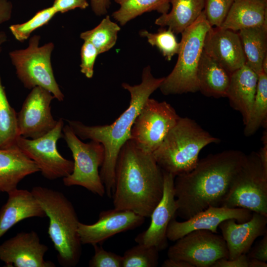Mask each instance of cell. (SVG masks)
<instances>
[{
    "mask_svg": "<svg viewBox=\"0 0 267 267\" xmlns=\"http://www.w3.org/2000/svg\"><path fill=\"white\" fill-rule=\"evenodd\" d=\"M246 154L227 150L199 160L191 171L174 179L177 215L187 220L210 206H222Z\"/></svg>",
    "mask_w": 267,
    "mask_h": 267,
    "instance_id": "1",
    "label": "cell"
},
{
    "mask_svg": "<svg viewBox=\"0 0 267 267\" xmlns=\"http://www.w3.org/2000/svg\"><path fill=\"white\" fill-rule=\"evenodd\" d=\"M57 13L52 6L43 9L25 22L11 25L9 30L16 40L23 42L33 32L46 24Z\"/></svg>",
    "mask_w": 267,
    "mask_h": 267,
    "instance_id": "33",
    "label": "cell"
},
{
    "mask_svg": "<svg viewBox=\"0 0 267 267\" xmlns=\"http://www.w3.org/2000/svg\"><path fill=\"white\" fill-rule=\"evenodd\" d=\"M89 5L87 0H54L52 6L57 13H63L77 8L85 9Z\"/></svg>",
    "mask_w": 267,
    "mask_h": 267,
    "instance_id": "37",
    "label": "cell"
},
{
    "mask_svg": "<svg viewBox=\"0 0 267 267\" xmlns=\"http://www.w3.org/2000/svg\"><path fill=\"white\" fill-rule=\"evenodd\" d=\"M222 206L242 208L267 216V171L258 152L246 154Z\"/></svg>",
    "mask_w": 267,
    "mask_h": 267,
    "instance_id": "8",
    "label": "cell"
},
{
    "mask_svg": "<svg viewBox=\"0 0 267 267\" xmlns=\"http://www.w3.org/2000/svg\"><path fill=\"white\" fill-rule=\"evenodd\" d=\"M19 136L17 113L8 101L0 76V149L16 147Z\"/></svg>",
    "mask_w": 267,
    "mask_h": 267,
    "instance_id": "28",
    "label": "cell"
},
{
    "mask_svg": "<svg viewBox=\"0 0 267 267\" xmlns=\"http://www.w3.org/2000/svg\"><path fill=\"white\" fill-rule=\"evenodd\" d=\"M64 121L60 118L55 127L43 136L30 139L20 136L17 147L38 166L45 178L54 180L63 178L73 171V161L63 157L58 152L57 142L63 137Z\"/></svg>",
    "mask_w": 267,
    "mask_h": 267,
    "instance_id": "11",
    "label": "cell"
},
{
    "mask_svg": "<svg viewBox=\"0 0 267 267\" xmlns=\"http://www.w3.org/2000/svg\"><path fill=\"white\" fill-rule=\"evenodd\" d=\"M41 37L34 35L24 49L9 53L19 80L26 89L40 87L49 91L54 98L62 101L64 95L58 85L53 71L51 56L54 47L52 42L40 46Z\"/></svg>",
    "mask_w": 267,
    "mask_h": 267,
    "instance_id": "7",
    "label": "cell"
},
{
    "mask_svg": "<svg viewBox=\"0 0 267 267\" xmlns=\"http://www.w3.org/2000/svg\"><path fill=\"white\" fill-rule=\"evenodd\" d=\"M6 40L7 36L6 34L3 31H1L0 33V52L1 50L2 45L6 42Z\"/></svg>",
    "mask_w": 267,
    "mask_h": 267,
    "instance_id": "45",
    "label": "cell"
},
{
    "mask_svg": "<svg viewBox=\"0 0 267 267\" xmlns=\"http://www.w3.org/2000/svg\"><path fill=\"white\" fill-rule=\"evenodd\" d=\"M139 34L146 38L152 46H156L168 61L171 60L172 57L179 52L180 43L178 42L174 33L169 28H160L154 33L142 30Z\"/></svg>",
    "mask_w": 267,
    "mask_h": 267,
    "instance_id": "31",
    "label": "cell"
},
{
    "mask_svg": "<svg viewBox=\"0 0 267 267\" xmlns=\"http://www.w3.org/2000/svg\"><path fill=\"white\" fill-rule=\"evenodd\" d=\"M203 50L230 74L246 63L239 34L229 29L212 27L205 36Z\"/></svg>",
    "mask_w": 267,
    "mask_h": 267,
    "instance_id": "18",
    "label": "cell"
},
{
    "mask_svg": "<svg viewBox=\"0 0 267 267\" xmlns=\"http://www.w3.org/2000/svg\"><path fill=\"white\" fill-rule=\"evenodd\" d=\"M13 6L9 0H0V25L9 21L11 17ZM1 31H0V33Z\"/></svg>",
    "mask_w": 267,
    "mask_h": 267,
    "instance_id": "40",
    "label": "cell"
},
{
    "mask_svg": "<svg viewBox=\"0 0 267 267\" xmlns=\"http://www.w3.org/2000/svg\"><path fill=\"white\" fill-rule=\"evenodd\" d=\"M92 246L94 254L89 261V267H122V256L107 251L97 244Z\"/></svg>",
    "mask_w": 267,
    "mask_h": 267,
    "instance_id": "35",
    "label": "cell"
},
{
    "mask_svg": "<svg viewBox=\"0 0 267 267\" xmlns=\"http://www.w3.org/2000/svg\"><path fill=\"white\" fill-rule=\"evenodd\" d=\"M238 34L245 64L258 75L263 72L262 64L267 56V25L242 29Z\"/></svg>",
    "mask_w": 267,
    "mask_h": 267,
    "instance_id": "26",
    "label": "cell"
},
{
    "mask_svg": "<svg viewBox=\"0 0 267 267\" xmlns=\"http://www.w3.org/2000/svg\"><path fill=\"white\" fill-rule=\"evenodd\" d=\"M267 216L256 212L245 222L237 223L234 219H229L221 222L219 227L226 244L228 259L246 254L254 241L267 233Z\"/></svg>",
    "mask_w": 267,
    "mask_h": 267,
    "instance_id": "19",
    "label": "cell"
},
{
    "mask_svg": "<svg viewBox=\"0 0 267 267\" xmlns=\"http://www.w3.org/2000/svg\"><path fill=\"white\" fill-rule=\"evenodd\" d=\"M172 9L155 21L161 27L168 26L175 34H181L192 24L204 8V0H171Z\"/></svg>",
    "mask_w": 267,
    "mask_h": 267,
    "instance_id": "25",
    "label": "cell"
},
{
    "mask_svg": "<svg viewBox=\"0 0 267 267\" xmlns=\"http://www.w3.org/2000/svg\"><path fill=\"white\" fill-rule=\"evenodd\" d=\"M212 27L204 10L197 19L181 33L177 63L159 89L165 95L181 94L199 91L197 70L205 36Z\"/></svg>",
    "mask_w": 267,
    "mask_h": 267,
    "instance_id": "6",
    "label": "cell"
},
{
    "mask_svg": "<svg viewBox=\"0 0 267 267\" xmlns=\"http://www.w3.org/2000/svg\"><path fill=\"white\" fill-rule=\"evenodd\" d=\"M179 118L170 104L148 98L134 122L130 140L142 151L152 154Z\"/></svg>",
    "mask_w": 267,
    "mask_h": 267,
    "instance_id": "10",
    "label": "cell"
},
{
    "mask_svg": "<svg viewBox=\"0 0 267 267\" xmlns=\"http://www.w3.org/2000/svg\"><path fill=\"white\" fill-rule=\"evenodd\" d=\"M48 249L35 231L20 232L0 244V260L6 267H55L44 259Z\"/></svg>",
    "mask_w": 267,
    "mask_h": 267,
    "instance_id": "15",
    "label": "cell"
},
{
    "mask_svg": "<svg viewBox=\"0 0 267 267\" xmlns=\"http://www.w3.org/2000/svg\"><path fill=\"white\" fill-rule=\"evenodd\" d=\"M163 174L162 197L151 213V222L148 228L135 238L138 244L154 247L159 251L167 247V228L171 221L176 218L178 209L174 191L175 177L164 171Z\"/></svg>",
    "mask_w": 267,
    "mask_h": 267,
    "instance_id": "14",
    "label": "cell"
},
{
    "mask_svg": "<svg viewBox=\"0 0 267 267\" xmlns=\"http://www.w3.org/2000/svg\"><path fill=\"white\" fill-rule=\"evenodd\" d=\"M220 141L194 120L180 117L152 155L163 171L176 177L196 167L204 147Z\"/></svg>",
    "mask_w": 267,
    "mask_h": 267,
    "instance_id": "5",
    "label": "cell"
},
{
    "mask_svg": "<svg viewBox=\"0 0 267 267\" xmlns=\"http://www.w3.org/2000/svg\"><path fill=\"white\" fill-rule=\"evenodd\" d=\"M267 25V0H234L221 26L233 31Z\"/></svg>",
    "mask_w": 267,
    "mask_h": 267,
    "instance_id": "23",
    "label": "cell"
},
{
    "mask_svg": "<svg viewBox=\"0 0 267 267\" xmlns=\"http://www.w3.org/2000/svg\"><path fill=\"white\" fill-rule=\"evenodd\" d=\"M163 187V171L152 154L128 140L117 160L112 194L114 208L150 217L162 197Z\"/></svg>",
    "mask_w": 267,
    "mask_h": 267,
    "instance_id": "2",
    "label": "cell"
},
{
    "mask_svg": "<svg viewBox=\"0 0 267 267\" xmlns=\"http://www.w3.org/2000/svg\"><path fill=\"white\" fill-rule=\"evenodd\" d=\"M99 54L95 47L89 42L84 41L81 49V72L89 79L92 77L94 65Z\"/></svg>",
    "mask_w": 267,
    "mask_h": 267,
    "instance_id": "36",
    "label": "cell"
},
{
    "mask_svg": "<svg viewBox=\"0 0 267 267\" xmlns=\"http://www.w3.org/2000/svg\"><path fill=\"white\" fill-rule=\"evenodd\" d=\"M38 172L36 164L17 146L0 149V192L17 189L23 178Z\"/></svg>",
    "mask_w": 267,
    "mask_h": 267,
    "instance_id": "22",
    "label": "cell"
},
{
    "mask_svg": "<svg viewBox=\"0 0 267 267\" xmlns=\"http://www.w3.org/2000/svg\"><path fill=\"white\" fill-rule=\"evenodd\" d=\"M144 220L133 211L114 208L101 212L93 224L79 222L78 232L82 245L98 244L116 234L139 226Z\"/></svg>",
    "mask_w": 267,
    "mask_h": 267,
    "instance_id": "17",
    "label": "cell"
},
{
    "mask_svg": "<svg viewBox=\"0 0 267 267\" xmlns=\"http://www.w3.org/2000/svg\"><path fill=\"white\" fill-rule=\"evenodd\" d=\"M267 74L258 75L256 95L251 112L244 134L246 136L254 134L260 127L267 128Z\"/></svg>",
    "mask_w": 267,
    "mask_h": 267,
    "instance_id": "29",
    "label": "cell"
},
{
    "mask_svg": "<svg viewBox=\"0 0 267 267\" xmlns=\"http://www.w3.org/2000/svg\"><path fill=\"white\" fill-rule=\"evenodd\" d=\"M120 29V26L113 22L109 15H106L95 27L81 33L80 38L84 41L91 43L99 54L115 45Z\"/></svg>",
    "mask_w": 267,
    "mask_h": 267,
    "instance_id": "30",
    "label": "cell"
},
{
    "mask_svg": "<svg viewBox=\"0 0 267 267\" xmlns=\"http://www.w3.org/2000/svg\"><path fill=\"white\" fill-rule=\"evenodd\" d=\"M246 255L249 259L267 261V233L252 248H250Z\"/></svg>",
    "mask_w": 267,
    "mask_h": 267,
    "instance_id": "38",
    "label": "cell"
},
{
    "mask_svg": "<svg viewBox=\"0 0 267 267\" xmlns=\"http://www.w3.org/2000/svg\"><path fill=\"white\" fill-rule=\"evenodd\" d=\"M161 266L162 267H194L185 261L170 258L165 260Z\"/></svg>",
    "mask_w": 267,
    "mask_h": 267,
    "instance_id": "43",
    "label": "cell"
},
{
    "mask_svg": "<svg viewBox=\"0 0 267 267\" xmlns=\"http://www.w3.org/2000/svg\"><path fill=\"white\" fill-rule=\"evenodd\" d=\"M55 98L48 90L36 87L26 97L17 123L20 136L30 139L39 138L52 130L57 121L53 117L50 104Z\"/></svg>",
    "mask_w": 267,
    "mask_h": 267,
    "instance_id": "13",
    "label": "cell"
},
{
    "mask_svg": "<svg viewBox=\"0 0 267 267\" xmlns=\"http://www.w3.org/2000/svg\"><path fill=\"white\" fill-rule=\"evenodd\" d=\"M120 8L112 16L121 26L144 13L156 11L162 14L169 12L171 0H115Z\"/></svg>",
    "mask_w": 267,
    "mask_h": 267,
    "instance_id": "27",
    "label": "cell"
},
{
    "mask_svg": "<svg viewBox=\"0 0 267 267\" xmlns=\"http://www.w3.org/2000/svg\"><path fill=\"white\" fill-rule=\"evenodd\" d=\"M31 192L49 219L48 234L57 253L60 266L74 267L82 254L78 232L79 221L72 203L59 191L36 186Z\"/></svg>",
    "mask_w": 267,
    "mask_h": 267,
    "instance_id": "4",
    "label": "cell"
},
{
    "mask_svg": "<svg viewBox=\"0 0 267 267\" xmlns=\"http://www.w3.org/2000/svg\"><path fill=\"white\" fill-rule=\"evenodd\" d=\"M250 210L242 208L210 206L184 222L173 218L167 230L168 240L176 241L188 233L196 230H208L218 233L217 228L224 220L233 219L241 223L249 221L252 215Z\"/></svg>",
    "mask_w": 267,
    "mask_h": 267,
    "instance_id": "16",
    "label": "cell"
},
{
    "mask_svg": "<svg viewBox=\"0 0 267 267\" xmlns=\"http://www.w3.org/2000/svg\"><path fill=\"white\" fill-rule=\"evenodd\" d=\"M158 252L154 247L137 243L122 256V267H156L158 265Z\"/></svg>",
    "mask_w": 267,
    "mask_h": 267,
    "instance_id": "32",
    "label": "cell"
},
{
    "mask_svg": "<svg viewBox=\"0 0 267 267\" xmlns=\"http://www.w3.org/2000/svg\"><path fill=\"white\" fill-rule=\"evenodd\" d=\"M111 4L110 0H90L91 9L98 16L105 15Z\"/></svg>",
    "mask_w": 267,
    "mask_h": 267,
    "instance_id": "41",
    "label": "cell"
},
{
    "mask_svg": "<svg viewBox=\"0 0 267 267\" xmlns=\"http://www.w3.org/2000/svg\"><path fill=\"white\" fill-rule=\"evenodd\" d=\"M230 75L203 50L197 70L199 91L207 97H226Z\"/></svg>",
    "mask_w": 267,
    "mask_h": 267,
    "instance_id": "24",
    "label": "cell"
},
{
    "mask_svg": "<svg viewBox=\"0 0 267 267\" xmlns=\"http://www.w3.org/2000/svg\"><path fill=\"white\" fill-rule=\"evenodd\" d=\"M7 194V200L0 209V238L23 220L46 217L31 191L17 188Z\"/></svg>",
    "mask_w": 267,
    "mask_h": 267,
    "instance_id": "20",
    "label": "cell"
},
{
    "mask_svg": "<svg viewBox=\"0 0 267 267\" xmlns=\"http://www.w3.org/2000/svg\"><path fill=\"white\" fill-rule=\"evenodd\" d=\"M249 258L242 254L232 259H221L215 262L211 267H248Z\"/></svg>",
    "mask_w": 267,
    "mask_h": 267,
    "instance_id": "39",
    "label": "cell"
},
{
    "mask_svg": "<svg viewBox=\"0 0 267 267\" xmlns=\"http://www.w3.org/2000/svg\"><path fill=\"white\" fill-rule=\"evenodd\" d=\"M258 81V75L246 64L230 75L226 97L230 106L242 115L244 125L250 115Z\"/></svg>",
    "mask_w": 267,
    "mask_h": 267,
    "instance_id": "21",
    "label": "cell"
},
{
    "mask_svg": "<svg viewBox=\"0 0 267 267\" xmlns=\"http://www.w3.org/2000/svg\"><path fill=\"white\" fill-rule=\"evenodd\" d=\"M262 140L263 146L258 152L264 168L267 171V130L263 134Z\"/></svg>",
    "mask_w": 267,
    "mask_h": 267,
    "instance_id": "42",
    "label": "cell"
},
{
    "mask_svg": "<svg viewBox=\"0 0 267 267\" xmlns=\"http://www.w3.org/2000/svg\"><path fill=\"white\" fill-rule=\"evenodd\" d=\"M267 264L264 262L256 259H249L248 267H267Z\"/></svg>",
    "mask_w": 267,
    "mask_h": 267,
    "instance_id": "44",
    "label": "cell"
},
{
    "mask_svg": "<svg viewBox=\"0 0 267 267\" xmlns=\"http://www.w3.org/2000/svg\"><path fill=\"white\" fill-rule=\"evenodd\" d=\"M63 138L74 159L71 174L63 178L64 185H78L100 197L105 194L98 168L104 160L105 150L101 143L94 140L82 141L68 125L63 128Z\"/></svg>",
    "mask_w": 267,
    "mask_h": 267,
    "instance_id": "9",
    "label": "cell"
},
{
    "mask_svg": "<svg viewBox=\"0 0 267 267\" xmlns=\"http://www.w3.org/2000/svg\"><path fill=\"white\" fill-rule=\"evenodd\" d=\"M176 241L168 250V258L185 261L194 267H211L217 260L228 258L222 236L208 230L192 231Z\"/></svg>",
    "mask_w": 267,
    "mask_h": 267,
    "instance_id": "12",
    "label": "cell"
},
{
    "mask_svg": "<svg viewBox=\"0 0 267 267\" xmlns=\"http://www.w3.org/2000/svg\"><path fill=\"white\" fill-rule=\"evenodd\" d=\"M164 79L154 77L150 66H147L143 70L139 84L122 83V87L130 94V103L128 108L110 125L89 126L79 121L67 120L68 125L80 139L98 141L103 146L105 157L99 175L105 194L109 198L112 197L114 189L115 168L120 150L131 138L132 126L142 105L159 88Z\"/></svg>",
    "mask_w": 267,
    "mask_h": 267,
    "instance_id": "3",
    "label": "cell"
},
{
    "mask_svg": "<svg viewBox=\"0 0 267 267\" xmlns=\"http://www.w3.org/2000/svg\"><path fill=\"white\" fill-rule=\"evenodd\" d=\"M234 0H204V11L211 27H221Z\"/></svg>",
    "mask_w": 267,
    "mask_h": 267,
    "instance_id": "34",
    "label": "cell"
}]
</instances>
